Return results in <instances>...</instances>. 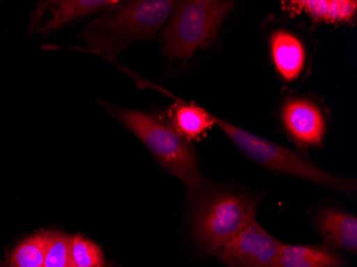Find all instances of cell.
I'll return each instance as SVG.
<instances>
[{
	"label": "cell",
	"mask_w": 357,
	"mask_h": 267,
	"mask_svg": "<svg viewBox=\"0 0 357 267\" xmlns=\"http://www.w3.org/2000/svg\"><path fill=\"white\" fill-rule=\"evenodd\" d=\"M282 245L255 220L214 257L227 267H280Z\"/></svg>",
	"instance_id": "8992f818"
},
{
	"label": "cell",
	"mask_w": 357,
	"mask_h": 267,
	"mask_svg": "<svg viewBox=\"0 0 357 267\" xmlns=\"http://www.w3.org/2000/svg\"><path fill=\"white\" fill-rule=\"evenodd\" d=\"M117 1L112 0H58L41 3L36 10L33 17L48 15L44 23L33 28L35 32L42 35H50L60 28L69 25L73 22L85 19L92 14L101 13L107 8L115 5ZM32 29V30H33Z\"/></svg>",
	"instance_id": "ba28073f"
},
{
	"label": "cell",
	"mask_w": 357,
	"mask_h": 267,
	"mask_svg": "<svg viewBox=\"0 0 357 267\" xmlns=\"http://www.w3.org/2000/svg\"><path fill=\"white\" fill-rule=\"evenodd\" d=\"M282 9L291 16L306 15L316 23L351 24L355 21V0H290L282 1Z\"/></svg>",
	"instance_id": "30bf717a"
},
{
	"label": "cell",
	"mask_w": 357,
	"mask_h": 267,
	"mask_svg": "<svg viewBox=\"0 0 357 267\" xmlns=\"http://www.w3.org/2000/svg\"><path fill=\"white\" fill-rule=\"evenodd\" d=\"M190 204L192 238L202 256L212 257L257 220L260 201L246 192L225 190L211 183Z\"/></svg>",
	"instance_id": "3957f363"
},
{
	"label": "cell",
	"mask_w": 357,
	"mask_h": 267,
	"mask_svg": "<svg viewBox=\"0 0 357 267\" xmlns=\"http://www.w3.org/2000/svg\"><path fill=\"white\" fill-rule=\"evenodd\" d=\"M213 120L214 125L218 126L226 134L243 155L266 170L310 181L348 196L356 194V182L354 180L333 176L298 152L232 125L215 114H213Z\"/></svg>",
	"instance_id": "277c9868"
},
{
	"label": "cell",
	"mask_w": 357,
	"mask_h": 267,
	"mask_svg": "<svg viewBox=\"0 0 357 267\" xmlns=\"http://www.w3.org/2000/svg\"><path fill=\"white\" fill-rule=\"evenodd\" d=\"M282 123L294 142L303 146H318L326 136V119L320 108L307 98H290L282 112Z\"/></svg>",
	"instance_id": "52a82bcc"
},
{
	"label": "cell",
	"mask_w": 357,
	"mask_h": 267,
	"mask_svg": "<svg viewBox=\"0 0 357 267\" xmlns=\"http://www.w3.org/2000/svg\"><path fill=\"white\" fill-rule=\"evenodd\" d=\"M46 245L47 232L37 233L26 238L14 249L10 267H43Z\"/></svg>",
	"instance_id": "5bb4252c"
},
{
	"label": "cell",
	"mask_w": 357,
	"mask_h": 267,
	"mask_svg": "<svg viewBox=\"0 0 357 267\" xmlns=\"http://www.w3.org/2000/svg\"><path fill=\"white\" fill-rule=\"evenodd\" d=\"M43 267H74L72 238L60 232H47Z\"/></svg>",
	"instance_id": "9a60e30c"
},
{
	"label": "cell",
	"mask_w": 357,
	"mask_h": 267,
	"mask_svg": "<svg viewBox=\"0 0 357 267\" xmlns=\"http://www.w3.org/2000/svg\"><path fill=\"white\" fill-rule=\"evenodd\" d=\"M172 128L188 142L197 139L214 125L213 114L194 104L178 101L172 112Z\"/></svg>",
	"instance_id": "4fadbf2b"
},
{
	"label": "cell",
	"mask_w": 357,
	"mask_h": 267,
	"mask_svg": "<svg viewBox=\"0 0 357 267\" xmlns=\"http://www.w3.org/2000/svg\"><path fill=\"white\" fill-rule=\"evenodd\" d=\"M280 267H348V261L328 245H282Z\"/></svg>",
	"instance_id": "7c38bea8"
},
{
	"label": "cell",
	"mask_w": 357,
	"mask_h": 267,
	"mask_svg": "<svg viewBox=\"0 0 357 267\" xmlns=\"http://www.w3.org/2000/svg\"><path fill=\"white\" fill-rule=\"evenodd\" d=\"M72 259L74 267H104L103 252L91 241L76 236L72 238Z\"/></svg>",
	"instance_id": "2e32d148"
},
{
	"label": "cell",
	"mask_w": 357,
	"mask_h": 267,
	"mask_svg": "<svg viewBox=\"0 0 357 267\" xmlns=\"http://www.w3.org/2000/svg\"><path fill=\"white\" fill-rule=\"evenodd\" d=\"M174 5L170 0L117 1L90 22L79 39L85 41L88 52L115 61L134 42L153 39Z\"/></svg>",
	"instance_id": "6da1fadb"
},
{
	"label": "cell",
	"mask_w": 357,
	"mask_h": 267,
	"mask_svg": "<svg viewBox=\"0 0 357 267\" xmlns=\"http://www.w3.org/2000/svg\"><path fill=\"white\" fill-rule=\"evenodd\" d=\"M270 47L278 74L286 82L296 80L306 61V51L301 40L287 30H278L271 36Z\"/></svg>",
	"instance_id": "8fae6325"
},
{
	"label": "cell",
	"mask_w": 357,
	"mask_h": 267,
	"mask_svg": "<svg viewBox=\"0 0 357 267\" xmlns=\"http://www.w3.org/2000/svg\"><path fill=\"white\" fill-rule=\"evenodd\" d=\"M317 232L324 244L337 252L356 254L357 218L340 208H324L314 218Z\"/></svg>",
	"instance_id": "9c48e42d"
},
{
	"label": "cell",
	"mask_w": 357,
	"mask_h": 267,
	"mask_svg": "<svg viewBox=\"0 0 357 267\" xmlns=\"http://www.w3.org/2000/svg\"><path fill=\"white\" fill-rule=\"evenodd\" d=\"M108 114L133 132L149 148L158 164L185 185L190 201L211 185L200 172L199 160L190 142L170 124L140 110L118 107L101 102Z\"/></svg>",
	"instance_id": "7a4b0ae2"
},
{
	"label": "cell",
	"mask_w": 357,
	"mask_h": 267,
	"mask_svg": "<svg viewBox=\"0 0 357 267\" xmlns=\"http://www.w3.org/2000/svg\"><path fill=\"white\" fill-rule=\"evenodd\" d=\"M234 3L227 0L174 1L160 35L165 57L170 61H186L199 48L210 45Z\"/></svg>",
	"instance_id": "5b68a950"
},
{
	"label": "cell",
	"mask_w": 357,
	"mask_h": 267,
	"mask_svg": "<svg viewBox=\"0 0 357 267\" xmlns=\"http://www.w3.org/2000/svg\"><path fill=\"white\" fill-rule=\"evenodd\" d=\"M0 267H5L3 264H0Z\"/></svg>",
	"instance_id": "e0dca14e"
}]
</instances>
